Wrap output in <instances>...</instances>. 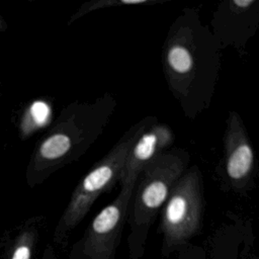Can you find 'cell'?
I'll return each instance as SVG.
<instances>
[{
	"label": "cell",
	"instance_id": "8fae6325",
	"mask_svg": "<svg viewBox=\"0 0 259 259\" xmlns=\"http://www.w3.org/2000/svg\"><path fill=\"white\" fill-rule=\"evenodd\" d=\"M30 113H31V116L33 117L34 121L37 124L41 125L42 123L46 122V120L50 114V108L46 103H44L41 101H36L31 105Z\"/></svg>",
	"mask_w": 259,
	"mask_h": 259
},
{
	"label": "cell",
	"instance_id": "7c38bea8",
	"mask_svg": "<svg viewBox=\"0 0 259 259\" xmlns=\"http://www.w3.org/2000/svg\"><path fill=\"white\" fill-rule=\"evenodd\" d=\"M31 256V248L28 242H25L19 245L13 252V256L11 259H30Z\"/></svg>",
	"mask_w": 259,
	"mask_h": 259
},
{
	"label": "cell",
	"instance_id": "277c9868",
	"mask_svg": "<svg viewBox=\"0 0 259 259\" xmlns=\"http://www.w3.org/2000/svg\"><path fill=\"white\" fill-rule=\"evenodd\" d=\"M157 120L156 116L148 115L127 128L106 155L79 181L57 228L59 241L66 239L83 221L101 194L110 191L119 182L130 149L139 136Z\"/></svg>",
	"mask_w": 259,
	"mask_h": 259
},
{
	"label": "cell",
	"instance_id": "5b68a950",
	"mask_svg": "<svg viewBox=\"0 0 259 259\" xmlns=\"http://www.w3.org/2000/svg\"><path fill=\"white\" fill-rule=\"evenodd\" d=\"M203 210L202 174L197 166H192L175 182L162 208L164 256L185 245L200 231Z\"/></svg>",
	"mask_w": 259,
	"mask_h": 259
},
{
	"label": "cell",
	"instance_id": "7a4b0ae2",
	"mask_svg": "<svg viewBox=\"0 0 259 259\" xmlns=\"http://www.w3.org/2000/svg\"><path fill=\"white\" fill-rule=\"evenodd\" d=\"M115 107L116 100L110 93L93 101L70 103L38 147L44 170L54 171L78 161L103 133Z\"/></svg>",
	"mask_w": 259,
	"mask_h": 259
},
{
	"label": "cell",
	"instance_id": "6da1fadb",
	"mask_svg": "<svg viewBox=\"0 0 259 259\" xmlns=\"http://www.w3.org/2000/svg\"><path fill=\"white\" fill-rule=\"evenodd\" d=\"M222 48L198 11L185 8L170 26L162 52L169 90L184 114L194 118L209 107L221 71Z\"/></svg>",
	"mask_w": 259,
	"mask_h": 259
},
{
	"label": "cell",
	"instance_id": "52a82bcc",
	"mask_svg": "<svg viewBox=\"0 0 259 259\" xmlns=\"http://www.w3.org/2000/svg\"><path fill=\"white\" fill-rule=\"evenodd\" d=\"M218 172L227 190L245 194L255 185V153L246 126L236 111H231L226 121L224 153Z\"/></svg>",
	"mask_w": 259,
	"mask_h": 259
},
{
	"label": "cell",
	"instance_id": "8992f818",
	"mask_svg": "<svg viewBox=\"0 0 259 259\" xmlns=\"http://www.w3.org/2000/svg\"><path fill=\"white\" fill-rule=\"evenodd\" d=\"M136 183L121 186L114 200L94 217L72 249L74 259H114Z\"/></svg>",
	"mask_w": 259,
	"mask_h": 259
},
{
	"label": "cell",
	"instance_id": "ba28073f",
	"mask_svg": "<svg viewBox=\"0 0 259 259\" xmlns=\"http://www.w3.org/2000/svg\"><path fill=\"white\" fill-rule=\"evenodd\" d=\"M259 26V1L227 0L212 14L209 30L222 50L227 47L241 54Z\"/></svg>",
	"mask_w": 259,
	"mask_h": 259
},
{
	"label": "cell",
	"instance_id": "30bf717a",
	"mask_svg": "<svg viewBox=\"0 0 259 259\" xmlns=\"http://www.w3.org/2000/svg\"><path fill=\"white\" fill-rule=\"evenodd\" d=\"M157 1L155 0H91L82 4L79 9L71 16L69 20V24L78 18L98 9L107 8V7H115V6H131V5H147L154 4Z\"/></svg>",
	"mask_w": 259,
	"mask_h": 259
},
{
	"label": "cell",
	"instance_id": "3957f363",
	"mask_svg": "<svg viewBox=\"0 0 259 259\" xmlns=\"http://www.w3.org/2000/svg\"><path fill=\"white\" fill-rule=\"evenodd\" d=\"M189 159V154L182 149L167 150L150 163L138 178L126 220L130 225L127 245L131 259L143 257L149 230L173 185L187 169Z\"/></svg>",
	"mask_w": 259,
	"mask_h": 259
},
{
	"label": "cell",
	"instance_id": "9c48e42d",
	"mask_svg": "<svg viewBox=\"0 0 259 259\" xmlns=\"http://www.w3.org/2000/svg\"><path fill=\"white\" fill-rule=\"evenodd\" d=\"M174 142L172 128L158 120L149 125L136 140L126 156L119 184L120 186L137 182L143 170Z\"/></svg>",
	"mask_w": 259,
	"mask_h": 259
}]
</instances>
